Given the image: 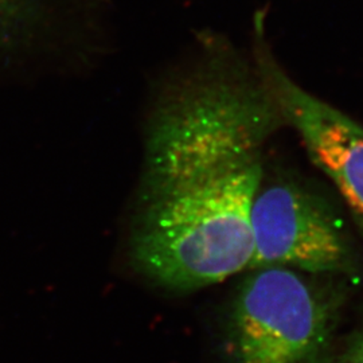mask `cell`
<instances>
[{
    "label": "cell",
    "mask_w": 363,
    "mask_h": 363,
    "mask_svg": "<svg viewBox=\"0 0 363 363\" xmlns=\"http://www.w3.org/2000/svg\"><path fill=\"white\" fill-rule=\"evenodd\" d=\"M286 125L264 84L208 62L156 101L130 223L136 272L194 292L247 271L250 210L268 140Z\"/></svg>",
    "instance_id": "cell-1"
},
{
    "label": "cell",
    "mask_w": 363,
    "mask_h": 363,
    "mask_svg": "<svg viewBox=\"0 0 363 363\" xmlns=\"http://www.w3.org/2000/svg\"><path fill=\"white\" fill-rule=\"evenodd\" d=\"M247 272L226 312V362L333 363L346 280L283 267Z\"/></svg>",
    "instance_id": "cell-2"
},
{
    "label": "cell",
    "mask_w": 363,
    "mask_h": 363,
    "mask_svg": "<svg viewBox=\"0 0 363 363\" xmlns=\"http://www.w3.org/2000/svg\"><path fill=\"white\" fill-rule=\"evenodd\" d=\"M249 269L283 267L352 280L361 259L342 220L323 195L291 178L264 179L250 210Z\"/></svg>",
    "instance_id": "cell-3"
},
{
    "label": "cell",
    "mask_w": 363,
    "mask_h": 363,
    "mask_svg": "<svg viewBox=\"0 0 363 363\" xmlns=\"http://www.w3.org/2000/svg\"><path fill=\"white\" fill-rule=\"evenodd\" d=\"M259 79L286 125L296 130L312 163L337 187L363 238V125L304 91L261 54Z\"/></svg>",
    "instance_id": "cell-4"
},
{
    "label": "cell",
    "mask_w": 363,
    "mask_h": 363,
    "mask_svg": "<svg viewBox=\"0 0 363 363\" xmlns=\"http://www.w3.org/2000/svg\"><path fill=\"white\" fill-rule=\"evenodd\" d=\"M42 0H0V49L26 43L45 23Z\"/></svg>",
    "instance_id": "cell-5"
},
{
    "label": "cell",
    "mask_w": 363,
    "mask_h": 363,
    "mask_svg": "<svg viewBox=\"0 0 363 363\" xmlns=\"http://www.w3.org/2000/svg\"><path fill=\"white\" fill-rule=\"evenodd\" d=\"M342 363H363V325L358 333L351 337L346 351L343 352Z\"/></svg>",
    "instance_id": "cell-6"
},
{
    "label": "cell",
    "mask_w": 363,
    "mask_h": 363,
    "mask_svg": "<svg viewBox=\"0 0 363 363\" xmlns=\"http://www.w3.org/2000/svg\"><path fill=\"white\" fill-rule=\"evenodd\" d=\"M340 363H342V362H340Z\"/></svg>",
    "instance_id": "cell-7"
}]
</instances>
